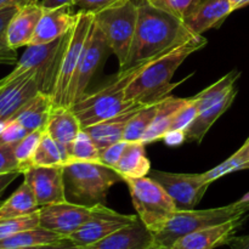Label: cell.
<instances>
[{
  "label": "cell",
  "instance_id": "48",
  "mask_svg": "<svg viewBox=\"0 0 249 249\" xmlns=\"http://www.w3.org/2000/svg\"><path fill=\"white\" fill-rule=\"evenodd\" d=\"M151 249H164V248H157V247H153V248H151Z\"/></svg>",
  "mask_w": 249,
  "mask_h": 249
},
{
  "label": "cell",
  "instance_id": "40",
  "mask_svg": "<svg viewBox=\"0 0 249 249\" xmlns=\"http://www.w3.org/2000/svg\"><path fill=\"white\" fill-rule=\"evenodd\" d=\"M123 0H74L73 6L78 7L79 11L90 12V14H96L101 10L116 5Z\"/></svg>",
  "mask_w": 249,
  "mask_h": 249
},
{
  "label": "cell",
  "instance_id": "6",
  "mask_svg": "<svg viewBox=\"0 0 249 249\" xmlns=\"http://www.w3.org/2000/svg\"><path fill=\"white\" fill-rule=\"evenodd\" d=\"M238 71H232L195 96L197 116L184 131L185 140L201 143L213 124L230 108L237 95Z\"/></svg>",
  "mask_w": 249,
  "mask_h": 249
},
{
  "label": "cell",
  "instance_id": "14",
  "mask_svg": "<svg viewBox=\"0 0 249 249\" xmlns=\"http://www.w3.org/2000/svg\"><path fill=\"white\" fill-rule=\"evenodd\" d=\"M90 212L91 207L74 202L51 203L39 208V221L41 228L68 238L82 228L89 218Z\"/></svg>",
  "mask_w": 249,
  "mask_h": 249
},
{
  "label": "cell",
  "instance_id": "44",
  "mask_svg": "<svg viewBox=\"0 0 249 249\" xmlns=\"http://www.w3.org/2000/svg\"><path fill=\"white\" fill-rule=\"evenodd\" d=\"M229 246L231 249H249V235L235 236Z\"/></svg>",
  "mask_w": 249,
  "mask_h": 249
},
{
  "label": "cell",
  "instance_id": "32",
  "mask_svg": "<svg viewBox=\"0 0 249 249\" xmlns=\"http://www.w3.org/2000/svg\"><path fill=\"white\" fill-rule=\"evenodd\" d=\"M21 6H9L0 10V65L16 66L18 62L16 50L7 41V27Z\"/></svg>",
  "mask_w": 249,
  "mask_h": 249
},
{
  "label": "cell",
  "instance_id": "45",
  "mask_svg": "<svg viewBox=\"0 0 249 249\" xmlns=\"http://www.w3.org/2000/svg\"><path fill=\"white\" fill-rule=\"evenodd\" d=\"M39 0H0V10L9 6H24L32 2H38Z\"/></svg>",
  "mask_w": 249,
  "mask_h": 249
},
{
  "label": "cell",
  "instance_id": "18",
  "mask_svg": "<svg viewBox=\"0 0 249 249\" xmlns=\"http://www.w3.org/2000/svg\"><path fill=\"white\" fill-rule=\"evenodd\" d=\"M82 129L79 119L71 107H53L45 131L60 146L65 156V165L70 162L71 147Z\"/></svg>",
  "mask_w": 249,
  "mask_h": 249
},
{
  "label": "cell",
  "instance_id": "13",
  "mask_svg": "<svg viewBox=\"0 0 249 249\" xmlns=\"http://www.w3.org/2000/svg\"><path fill=\"white\" fill-rule=\"evenodd\" d=\"M139 220L138 215L121 214L100 203L91 207L88 220L82 228L71 235L70 240L77 247H85L131 225Z\"/></svg>",
  "mask_w": 249,
  "mask_h": 249
},
{
  "label": "cell",
  "instance_id": "33",
  "mask_svg": "<svg viewBox=\"0 0 249 249\" xmlns=\"http://www.w3.org/2000/svg\"><path fill=\"white\" fill-rule=\"evenodd\" d=\"M73 162H95L100 163V150L94 140L82 129L71 147L70 163ZM66 164V165H67Z\"/></svg>",
  "mask_w": 249,
  "mask_h": 249
},
{
  "label": "cell",
  "instance_id": "30",
  "mask_svg": "<svg viewBox=\"0 0 249 249\" xmlns=\"http://www.w3.org/2000/svg\"><path fill=\"white\" fill-rule=\"evenodd\" d=\"M249 169V138L245 142V145L240 148L236 153H233L230 158L219 164L218 167L203 173L204 178L209 184L215 180L230 174V173L237 172V170Z\"/></svg>",
  "mask_w": 249,
  "mask_h": 249
},
{
  "label": "cell",
  "instance_id": "17",
  "mask_svg": "<svg viewBox=\"0 0 249 249\" xmlns=\"http://www.w3.org/2000/svg\"><path fill=\"white\" fill-rule=\"evenodd\" d=\"M246 219L247 215H243L219 225L187 233L179 238L169 249H215L221 246L230 245Z\"/></svg>",
  "mask_w": 249,
  "mask_h": 249
},
{
  "label": "cell",
  "instance_id": "27",
  "mask_svg": "<svg viewBox=\"0 0 249 249\" xmlns=\"http://www.w3.org/2000/svg\"><path fill=\"white\" fill-rule=\"evenodd\" d=\"M39 208L40 207L36 202L33 190L26 181H23L6 201L0 204V220L29 215L38 212Z\"/></svg>",
  "mask_w": 249,
  "mask_h": 249
},
{
  "label": "cell",
  "instance_id": "37",
  "mask_svg": "<svg viewBox=\"0 0 249 249\" xmlns=\"http://www.w3.org/2000/svg\"><path fill=\"white\" fill-rule=\"evenodd\" d=\"M128 142L129 141L121 140L118 141V142L112 143V145L107 146L106 148L100 151V163L116 169L117 164H118L119 160H121Z\"/></svg>",
  "mask_w": 249,
  "mask_h": 249
},
{
  "label": "cell",
  "instance_id": "22",
  "mask_svg": "<svg viewBox=\"0 0 249 249\" xmlns=\"http://www.w3.org/2000/svg\"><path fill=\"white\" fill-rule=\"evenodd\" d=\"M43 12L40 1L19 7L7 27V41L12 49L29 45Z\"/></svg>",
  "mask_w": 249,
  "mask_h": 249
},
{
  "label": "cell",
  "instance_id": "29",
  "mask_svg": "<svg viewBox=\"0 0 249 249\" xmlns=\"http://www.w3.org/2000/svg\"><path fill=\"white\" fill-rule=\"evenodd\" d=\"M65 167V156L60 146L53 139L44 131L38 147L32 158V167Z\"/></svg>",
  "mask_w": 249,
  "mask_h": 249
},
{
  "label": "cell",
  "instance_id": "38",
  "mask_svg": "<svg viewBox=\"0 0 249 249\" xmlns=\"http://www.w3.org/2000/svg\"><path fill=\"white\" fill-rule=\"evenodd\" d=\"M29 131L24 129L21 124L15 121H10L4 128L0 130V145H10L16 143L28 135Z\"/></svg>",
  "mask_w": 249,
  "mask_h": 249
},
{
  "label": "cell",
  "instance_id": "10",
  "mask_svg": "<svg viewBox=\"0 0 249 249\" xmlns=\"http://www.w3.org/2000/svg\"><path fill=\"white\" fill-rule=\"evenodd\" d=\"M66 36L67 34L48 44L27 46V50L16 63V67L9 75L2 78V80L10 82L23 73L33 72L39 90L50 95L55 84L58 61L65 45Z\"/></svg>",
  "mask_w": 249,
  "mask_h": 249
},
{
  "label": "cell",
  "instance_id": "43",
  "mask_svg": "<svg viewBox=\"0 0 249 249\" xmlns=\"http://www.w3.org/2000/svg\"><path fill=\"white\" fill-rule=\"evenodd\" d=\"M21 174L19 172H11V173H5V174H0V196L2 192L5 191L7 186L16 179L18 175Z\"/></svg>",
  "mask_w": 249,
  "mask_h": 249
},
{
  "label": "cell",
  "instance_id": "20",
  "mask_svg": "<svg viewBox=\"0 0 249 249\" xmlns=\"http://www.w3.org/2000/svg\"><path fill=\"white\" fill-rule=\"evenodd\" d=\"M153 247V233L139 219L131 225L102 238L101 241L78 249H151Z\"/></svg>",
  "mask_w": 249,
  "mask_h": 249
},
{
  "label": "cell",
  "instance_id": "34",
  "mask_svg": "<svg viewBox=\"0 0 249 249\" xmlns=\"http://www.w3.org/2000/svg\"><path fill=\"white\" fill-rule=\"evenodd\" d=\"M45 130H34L29 133L28 135L24 136L22 140L15 143V156L18 162L19 172L23 174L28 168L32 167V158H33L34 152L38 147L40 139Z\"/></svg>",
  "mask_w": 249,
  "mask_h": 249
},
{
  "label": "cell",
  "instance_id": "4",
  "mask_svg": "<svg viewBox=\"0 0 249 249\" xmlns=\"http://www.w3.org/2000/svg\"><path fill=\"white\" fill-rule=\"evenodd\" d=\"M248 212L249 207L242 199L218 208L178 211L157 232L153 233L155 247L169 249L179 238L187 233L247 215Z\"/></svg>",
  "mask_w": 249,
  "mask_h": 249
},
{
  "label": "cell",
  "instance_id": "47",
  "mask_svg": "<svg viewBox=\"0 0 249 249\" xmlns=\"http://www.w3.org/2000/svg\"><path fill=\"white\" fill-rule=\"evenodd\" d=\"M36 247H33V248H12V249H34Z\"/></svg>",
  "mask_w": 249,
  "mask_h": 249
},
{
  "label": "cell",
  "instance_id": "24",
  "mask_svg": "<svg viewBox=\"0 0 249 249\" xmlns=\"http://www.w3.org/2000/svg\"><path fill=\"white\" fill-rule=\"evenodd\" d=\"M189 101L190 97L181 99V97H174L172 95L163 100L160 102V108H158V112L156 114L155 119H153L152 124L141 138V142L143 145H148V143L163 140L165 135L170 131L175 117L189 104Z\"/></svg>",
  "mask_w": 249,
  "mask_h": 249
},
{
  "label": "cell",
  "instance_id": "12",
  "mask_svg": "<svg viewBox=\"0 0 249 249\" xmlns=\"http://www.w3.org/2000/svg\"><path fill=\"white\" fill-rule=\"evenodd\" d=\"M147 177L157 181L174 201L178 211H191L202 201L209 187L203 173H169L151 170Z\"/></svg>",
  "mask_w": 249,
  "mask_h": 249
},
{
  "label": "cell",
  "instance_id": "31",
  "mask_svg": "<svg viewBox=\"0 0 249 249\" xmlns=\"http://www.w3.org/2000/svg\"><path fill=\"white\" fill-rule=\"evenodd\" d=\"M162 102V101H160ZM160 102L153 105H147L139 109L130 122L126 125L125 131H124L123 140L125 141H140L143 134L146 133L150 125L152 124L156 114H157L158 108H160Z\"/></svg>",
  "mask_w": 249,
  "mask_h": 249
},
{
  "label": "cell",
  "instance_id": "49",
  "mask_svg": "<svg viewBox=\"0 0 249 249\" xmlns=\"http://www.w3.org/2000/svg\"><path fill=\"white\" fill-rule=\"evenodd\" d=\"M1 203H2V202H1V201H0V204H1Z\"/></svg>",
  "mask_w": 249,
  "mask_h": 249
},
{
  "label": "cell",
  "instance_id": "8",
  "mask_svg": "<svg viewBox=\"0 0 249 249\" xmlns=\"http://www.w3.org/2000/svg\"><path fill=\"white\" fill-rule=\"evenodd\" d=\"M124 182L130 192L139 219L152 233L157 232L178 212L172 197L150 177L126 178Z\"/></svg>",
  "mask_w": 249,
  "mask_h": 249
},
{
  "label": "cell",
  "instance_id": "23",
  "mask_svg": "<svg viewBox=\"0 0 249 249\" xmlns=\"http://www.w3.org/2000/svg\"><path fill=\"white\" fill-rule=\"evenodd\" d=\"M142 107H145V105L138 104L131 108L117 114V116L105 119V121L99 122L96 124H92L87 128H83V130L89 134L90 138L94 140L95 145L101 151L112 143L123 140L126 125L134 117V114Z\"/></svg>",
  "mask_w": 249,
  "mask_h": 249
},
{
  "label": "cell",
  "instance_id": "26",
  "mask_svg": "<svg viewBox=\"0 0 249 249\" xmlns=\"http://www.w3.org/2000/svg\"><path fill=\"white\" fill-rule=\"evenodd\" d=\"M116 170L123 179L147 177L151 172V162L146 156L145 145L141 141H129Z\"/></svg>",
  "mask_w": 249,
  "mask_h": 249
},
{
  "label": "cell",
  "instance_id": "5",
  "mask_svg": "<svg viewBox=\"0 0 249 249\" xmlns=\"http://www.w3.org/2000/svg\"><path fill=\"white\" fill-rule=\"evenodd\" d=\"M66 189L74 203L92 207L105 204L108 191L123 177L113 168L95 162H73L65 165Z\"/></svg>",
  "mask_w": 249,
  "mask_h": 249
},
{
  "label": "cell",
  "instance_id": "16",
  "mask_svg": "<svg viewBox=\"0 0 249 249\" xmlns=\"http://www.w3.org/2000/svg\"><path fill=\"white\" fill-rule=\"evenodd\" d=\"M39 91L33 72L23 73L10 82L0 79V130Z\"/></svg>",
  "mask_w": 249,
  "mask_h": 249
},
{
  "label": "cell",
  "instance_id": "3",
  "mask_svg": "<svg viewBox=\"0 0 249 249\" xmlns=\"http://www.w3.org/2000/svg\"><path fill=\"white\" fill-rule=\"evenodd\" d=\"M147 63L119 71L118 74L102 88L91 94H85L71 106L79 119L82 128L96 124L99 122L117 116L131 108L136 102L125 100V91L131 80L140 73ZM141 105V104H140Z\"/></svg>",
  "mask_w": 249,
  "mask_h": 249
},
{
  "label": "cell",
  "instance_id": "42",
  "mask_svg": "<svg viewBox=\"0 0 249 249\" xmlns=\"http://www.w3.org/2000/svg\"><path fill=\"white\" fill-rule=\"evenodd\" d=\"M74 0H41L40 5L45 10L63 9V7H72Z\"/></svg>",
  "mask_w": 249,
  "mask_h": 249
},
{
  "label": "cell",
  "instance_id": "9",
  "mask_svg": "<svg viewBox=\"0 0 249 249\" xmlns=\"http://www.w3.org/2000/svg\"><path fill=\"white\" fill-rule=\"evenodd\" d=\"M92 21H94V14L78 10L75 23L66 36L65 45L58 61L57 74H56L53 91L50 94L53 107L66 106L68 89L79 65Z\"/></svg>",
  "mask_w": 249,
  "mask_h": 249
},
{
  "label": "cell",
  "instance_id": "28",
  "mask_svg": "<svg viewBox=\"0 0 249 249\" xmlns=\"http://www.w3.org/2000/svg\"><path fill=\"white\" fill-rule=\"evenodd\" d=\"M61 236L56 235L53 231L38 226L31 230L22 231L14 236L4 238L0 241V249H12V248H33L38 246L53 243L61 240Z\"/></svg>",
  "mask_w": 249,
  "mask_h": 249
},
{
  "label": "cell",
  "instance_id": "35",
  "mask_svg": "<svg viewBox=\"0 0 249 249\" xmlns=\"http://www.w3.org/2000/svg\"><path fill=\"white\" fill-rule=\"evenodd\" d=\"M38 226H40L39 211L29 214V215L18 216V218L1 219L0 220V241L22 232V231L38 228Z\"/></svg>",
  "mask_w": 249,
  "mask_h": 249
},
{
  "label": "cell",
  "instance_id": "7",
  "mask_svg": "<svg viewBox=\"0 0 249 249\" xmlns=\"http://www.w3.org/2000/svg\"><path fill=\"white\" fill-rule=\"evenodd\" d=\"M94 19L117 56L119 71L125 68L138 21V1L123 0L94 14Z\"/></svg>",
  "mask_w": 249,
  "mask_h": 249
},
{
  "label": "cell",
  "instance_id": "41",
  "mask_svg": "<svg viewBox=\"0 0 249 249\" xmlns=\"http://www.w3.org/2000/svg\"><path fill=\"white\" fill-rule=\"evenodd\" d=\"M79 247L74 245L70 238H61V240L56 241L53 243H46V245H41L36 247L34 249H78Z\"/></svg>",
  "mask_w": 249,
  "mask_h": 249
},
{
  "label": "cell",
  "instance_id": "1",
  "mask_svg": "<svg viewBox=\"0 0 249 249\" xmlns=\"http://www.w3.org/2000/svg\"><path fill=\"white\" fill-rule=\"evenodd\" d=\"M194 38L196 36L187 31L184 22L147 0H140L135 34L124 70L151 62Z\"/></svg>",
  "mask_w": 249,
  "mask_h": 249
},
{
  "label": "cell",
  "instance_id": "36",
  "mask_svg": "<svg viewBox=\"0 0 249 249\" xmlns=\"http://www.w3.org/2000/svg\"><path fill=\"white\" fill-rule=\"evenodd\" d=\"M147 1L184 22L195 11L201 0H147Z\"/></svg>",
  "mask_w": 249,
  "mask_h": 249
},
{
  "label": "cell",
  "instance_id": "39",
  "mask_svg": "<svg viewBox=\"0 0 249 249\" xmlns=\"http://www.w3.org/2000/svg\"><path fill=\"white\" fill-rule=\"evenodd\" d=\"M11 172H19L18 162L15 156V143L0 145V174Z\"/></svg>",
  "mask_w": 249,
  "mask_h": 249
},
{
  "label": "cell",
  "instance_id": "25",
  "mask_svg": "<svg viewBox=\"0 0 249 249\" xmlns=\"http://www.w3.org/2000/svg\"><path fill=\"white\" fill-rule=\"evenodd\" d=\"M53 108V104L50 95L39 91L17 112L12 121L21 124L29 133L40 129L45 130Z\"/></svg>",
  "mask_w": 249,
  "mask_h": 249
},
{
  "label": "cell",
  "instance_id": "2",
  "mask_svg": "<svg viewBox=\"0 0 249 249\" xmlns=\"http://www.w3.org/2000/svg\"><path fill=\"white\" fill-rule=\"evenodd\" d=\"M206 44L207 40L203 36H196L179 48L148 62L126 88V101L147 106L170 96L175 88L184 82L180 80L172 83V78L178 68L190 55L204 48Z\"/></svg>",
  "mask_w": 249,
  "mask_h": 249
},
{
  "label": "cell",
  "instance_id": "11",
  "mask_svg": "<svg viewBox=\"0 0 249 249\" xmlns=\"http://www.w3.org/2000/svg\"><path fill=\"white\" fill-rule=\"evenodd\" d=\"M109 53H112L111 48L94 19L91 27H90L89 36L85 41L79 65H78L70 89H68L66 106L71 107L75 101H78L80 97L87 94V90L95 73L104 63Z\"/></svg>",
  "mask_w": 249,
  "mask_h": 249
},
{
  "label": "cell",
  "instance_id": "46",
  "mask_svg": "<svg viewBox=\"0 0 249 249\" xmlns=\"http://www.w3.org/2000/svg\"><path fill=\"white\" fill-rule=\"evenodd\" d=\"M232 5L233 10L242 9V7H246L249 5V0H229Z\"/></svg>",
  "mask_w": 249,
  "mask_h": 249
},
{
  "label": "cell",
  "instance_id": "19",
  "mask_svg": "<svg viewBox=\"0 0 249 249\" xmlns=\"http://www.w3.org/2000/svg\"><path fill=\"white\" fill-rule=\"evenodd\" d=\"M233 11L229 0H201L195 11L184 21V26L191 34L201 36L209 29L219 28Z\"/></svg>",
  "mask_w": 249,
  "mask_h": 249
},
{
  "label": "cell",
  "instance_id": "15",
  "mask_svg": "<svg viewBox=\"0 0 249 249\" xmlns=\"http://www.w3.org/2000/svg\"><path fill=\"white\" fill-rule=\"evenodd\" d=\"M24 181L33 190L39 207L67 201L65 167H31L23 173Z\"/></svg>",
  "mask_w": 249,
  "mask_h": 249
},
{
  "label": "cell",
  "instance_id": "21",
  "mask_svg": "<svg viewBox=\"0 0 249 249\" xmlns=\"http://www.w3.org/2000/svg\"><path fill=\"white\" fill-rule=\"evenodd\" d=\"M77 14H71L70 7L55 10L44 9L29 45L48 44L61 38L74 26Z\"/></svg>",
  "mask_w": 249,
  "mask_h": 249
}]
</instances>
